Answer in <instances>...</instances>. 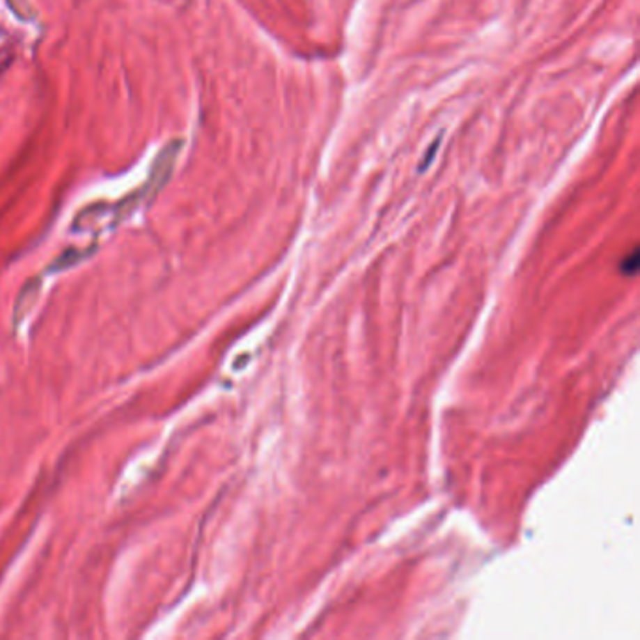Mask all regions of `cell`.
Wrapping results in <instances>:
<instances>
[{
	"instance_id": "obj_1",
	"label": "cell",
	"mask_w": 640,
	"mask_h": 640,
	"mask_svg": "<svg viewBox=\"0 0 640 640\" xmlns=\"http://www.w3.org/2000/svg\"><path fill=\"white\" fill-rule=\"evenodd\" d=\"M40 291H42V282H40V278H32V280H29V282L23 286V290L19 291L15 306H13V325L19 327L23 323V320H25L26 315L31 314V310L38 302Z\"/></svg>"
},
{
	"instance_id": "obj_2",
	"label": "cell",
	"mask_w": 640,
	"mask_h": 640,
	"mask_svg": "<svg viewBox=\"0 0 640 640\" xmlns=\"http://www.w3.org/2000/svg\"><path fill=\"white\" fill-rule=\"evenodd\" d=\"M13 61H15V53H13V49H10V47H2V49H0V77L10 70Z\"/></svg>"
}]
</instances>
